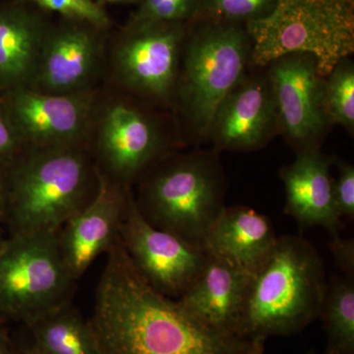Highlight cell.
I'll list each match as a JSON object with an SVG mask.
<instances>
[{"label":"cell","mask_w":354,"mask_h":354,"mask_svg":"<svg viewBox=\"0 0 354 354\" xmlns=\"http://www.w3.org/2000/svg\"><path fill=\"white\" fill-rule=\"evenodd\" d=\"M106 254L88 319L100 354H253L254 339L204 327L149 285L120 239Z\"/></svg>","instance_id":"6da1fadb"},{"label":"cell","mask_w":354,"mask_h":354,"mask_svg":"<svg viewBox=\"0 0 354 354\" xmlns=\"http://www.w3.org/2000/svg\"><path fill=\"white\" fill-rule=\"evenodd\" d=\"M10 235L58 232L92 200L100 174L87 145L23 149L6 169Z\"/></svg>","instance_id":"7a4b0ae2"},{"label":"cell","mask_w":354,"mask_h":354,"mask_svg":"<svg viewBox=\"0 0 354 354\" xmlns=\"http://www.w3.org/2000/svg\"><path fill=\"white\" fill-rule=\"evenodd\" d=\"M326 288L325 267L313 245L297 235L278 237L252 277L239 335L266 341L298 334L320 316Z\"/></svg>","instance_id":"3957f363"},{"label":"cell","mask_w":354,"mask_h":354,"mask_svg":"<svg viewBox=\"0 0 354 354\" xmlns=\"http://www.w3.org/2000/svg\"><path fill=\"white\" fill-rule=\"evenodd\" d=\"M142 178L134 199L145 220L204 250L209 230L225 208V178L215 156L197 153L160 160Z\"/></svg>","instance_id":"277c9868"},{"label":"cell","mask_w":354,"mask_h":354,"mask_svg":"<svg viewBox=\"0 0 354 354\" xmlns=\"http://www.w3.org/2000/svg\"><path fill=\"white\" fill-rule=\"evenodd\" d=\"M250 64L267 67L277 58L304 53L325 78L354 53V0H276L263 19L245 25Z\"/></svg>","instance_id":"5b68a950"},{"label":"cell","mask_w":354,"mask_h":354,"mask_svg":"<svg viewBox=\"0 0 354 354\" xmlns=\"http://www.w3.org/2000/svg\"><path fill=\"white\" fill-rule=\"evenodd\" d=\"M251 41L241 25L202 20L184 41L178 95L200 136H207L221 102L245 75Z\"/></svg>","instance_id":"8992f818"},{"label":"cell","mask_w":354,"mask_h":354,"mask_svg":"<svg viewBox=\"0 0 354 354\" xmlns=\"http://www.w3.org/2000/svg\"><path fill=\"white\" fill-rule=\"evenodd\" d=\"M74 281L65 267L57 232L12 234L0 247V314L31 322L69 302Z\"/></svg>","instance_id":"52a82bcc"},{"label":"cell","mask_w":354,"mask_h":354,"mask_svg":"<svg viewBox=\"0 0 354 354\" xmlns=\"http://www.w3.org/2000/svg\"><path fill=\"white\" fill-rule=\"evenodd\" d=\"M186 23L130 19L111 51L114 80L123 90L167 104L176 95Z\"/></svg>","instance_id":"ba28073f"},{"label":"cell","mask_w":354,"mask_h":354,"mask_svg":"<svg viewBox=\"0 0 354 354\" xmlns=\"http://www.w3.org/2000/svg\"><path fill=\"white\" fill-rule=\"evenodd\" d=\"M87 146L100 174L125 188L160 162L165 150L155 120L124 99L97 102Z\"/></svg>","instance_id":"9c48e42d"},{"label":"cell","mask_w":354,"mask_h":354,"mask_svg":"<svg viewBox=\"0 0 354 354\" xmlns=\"http://www.w3.org/2000/svg\"><path fill=\"white\" fill-rule=\"evenodd\" d=\"M1 104L23 149L87 145L97 91L44 94L21 88L1 94Z\"/></svg>","instance_id":"30bf717a"},{"label":"cell","mask_w":354,"mask_h":354,"mask_svg":"<svg viewBox=\"0 0 354 354\" xmlns=\"http://www.w3.org/2000/svg\"><path fill=\"white\" fill-rule=\"evenodd\" d=\"M120 239L149 285L165 297L178 299L194 283L207 253L174 234L158 230L140 213L130 190Z\"/></svg>","instance_id":"8fae6325"},{"label":"cell","mask_w":354,"mask_h":354,"mask_svg":"<svg viewBox=\"0 0 354 354\" xmlns=\"http://www.w3.org/2000/svg\"><path fill=\"white\" fill-rule=\"evenodd\" d=\"M106 31L81 21H53L30 88L53 95L95 90L106 62Z\"/></svg>","instance_id":"7c38bea8"},{"label":"cell","mask_w":354,"mask_h":354,"mask_svg":"<svg viewBox=\"0 0 354 354\" xmlns=\"http://www.w3.org/2000/svg\"><path fill=\"white\" fill-rule=\"evenodd\" d=\"M279 128L297 152L319 148L329 123L322 106L324 77L316 59L304 53H290L268 65Z\"/></svg>","instance_id":"4fadbf2b"},{"label":"cell","mask_w":354,"mask_h":354,"mask_svg":"<svg viewBox=\"0 0 354 354\" xmlns=\"http://www.w3.org/2000/svg\"><path fill=\"white\" fill-rule=\"evenodd\" d=\"M130 190L100 174L95 196L58 230L60 254L74 281L120 239Z\"/></svg>","instance_id":"5bb4252c"},{"label":"cell","mask_w":354,"mask_h":354,"mask_svg":"<svg viewBox=\"0 0 354 354\" xmlns=\"http://www.w3.org/2000/svg\"><path fill=\"white\" fill-rule=\"evenodd\" d=\"M278 129L269 78L244 75L221 102L207 136L221 150L250 151L264 146Z\"/></svg>","instance_id":"9a60e30c"},{"label":"cell","mask_w":354,"mask_h":354,"mask_svg":"<svg viewBox=\"0 0 354 354\" xmlns=\"http://www.w3.org/2000/svg\"><path fill=\"white\" fill-rule=\"evenodd\" d=\"M207 256L199 277L177 304L204 327L241 337L242 314L253 276L218 256Z\"/></svg>","instance_id":"2e32d148"},{"label":"cell","mask_w":354,"mask_h":354,"mask_svg":"<svg viewBox=\"0 0 354 354\" xmlns=\"http://www.w3.org/2000/svg\"><path fill=\"white\" fill-rule=\"evenodd\" d=\"M53 23L30 2H0V94L31 87Z\"/></svg>","instance_id":"e0dca14e"},{"label":"cell","mask_w":354,"mask_h":354,"mask_svg":"<svg viewBox=\"0 0 354 354\" xmlns=\"http://www.w3.org/2000/svg\"><path fill=\"white\" fill-rule=\"evenodd\" d=\"M332 158L319 148L297 152L292 164L283 167L279 176L286 188V215L297 221L301 230L325 227L330 234H339L342 218L335 207L330 167Z\"/></svg>","instance_id":"ac0fdd59"},{"label":"cell","mask_w":354,"mask_h":354,"mask_svg":"<svg viewBox=\"0 0 354 354\" xmlns=\"http://www.w3.org/2000/svg\"><path fill=\"white\" fill-rule=\"evenodd\" d=\"M277 241L267 216L249 207H225L209 230L203 248L254 276L269 259Z\"/></svg>","instance_id":"d6986e66"},{"label":"cell","mask_w":354,"mask_h":354,"mask_svg":"<svg viewBox=\"0 0 354 354\" xmlns=\"http://www.w3.org/2000/svg\"><path fill=\"white\" fill-rule=\"evenodd\" d=\"M41 354H100L90 321L69 302L26 324Z\"/></svg>","instance_id":"ffe728a7"},{"label":"cell","mask_w":354,"mask_h":354,"mask_svg":"<svg viewBox=\"0 0 354 354\" xmlns=\"http://www.w3.org/2000/svg\"><path fill=\"white\" fill-rule=\"evenodd\" d=\"M319 317L327 334L324 354H354L353 278L330 279Z\"/></svg>","instance_id":"44dd1931"},{"label":"cell","mask_w":354,"mask_h":354,"mask_svg":"<svg viewBox=\"0 0 354 354\" xmlns=\"http://www.w3.org/2000/svg\"><path fill=\"white\" fill-rule=\"evenodd\" d=\"M322 106L329 125H341L353 131L354 67L348 58L335 65L324 78Z\"/></svg>","instance_id":"7402d4cb"},{"label":"cell","mask_w":354,"mask_h":354,"mask_svg":"<svg viewBox=\"0 0 354 354\" xmlns=\"http://www.w3.org/2000/svg\"><path fill=\"white\" fill-rule=\"evenodd\" d=\"M276 0H200L197 18L213 22H254L269 15ZM196 18V19H197Z\"/></svg>","instance_id":"603a6c76"},{"label":"cell","mask_w":354,"mask_h":354,"mask_svg":"<svg viewBox=\"0 0 354 354\" xmlns=\"http://www.w3.org/2000/svg\"><path fill=\"white\" fill-rule=\"evenodd\" d=\"M60 18L88 23L102 30H108L111 22L108 13L97 0H24Z\"/></svg>","instance_id":"cb8c5ba5"},{"label":"cell","mask_w":354,"mask_h":354,"mask_svg":"<svg viewBox=\"0 0 354 354\" xmlns=\"http://www.w3.org/2000/svg\"><path fill=\"white\" fill-rule=\"evenodd\" d=\"M200 0H140L132 19L151 22L188 23L199 12Z\"/></svg>","instance_id":"d4e9b609"},{"label":"cell","mask_w":354,"mask_h":354,"mask_svg":"<svg viewBox=\"0 0 354 354\" xmlns=\"http://www.w3.org/2000/svg\"><path fill=\"white\" fill-rule=\"evenodd\" d=\"M333 192L335 207L341 218H354V167L348 162L339 164V176L334 181Z\"/></svg>","instance_id":"484cf974"},{"label":"cell","mask_w":354,"mask_h":354,"mask_svg":"<svg viewBox=\"0 0 354 354\" xmlns=\"http://www.w3.org/2000/svg\"><path fill=\"white\" fill-rule=\"evenodd\" d=\"M22 151L23 147L0 102V169H6Z\"/></svg>","instance_id":"4316f807"},{"label":"cell","mask_w":354,"mask_h":354,"mask_svg":"<svg viewBox=\"0 0 354 354\" xmlns=\"http://www.w3.org/2000/svg\"><path fill=\"white\" fill-rule=\"evenodd\" d=\"M337 267L344 276L353 278L354 276V242L353 239H342L339 234L333 236L330 244Z\"/></svg>","instance_id":"83f0119b"},{"label":"cell","mask_w":354,"mask_h":354,"mask_svg":"<svg viewBox=\"0 0 354 354\" xmlns=\"http://www.w3.org/2000/svg\"><path fill=\"white\" fill-rule=\"evenodd\" d=\"M6 169H0V223H1L2 221H4L6 220V214H7Z\"/></svg>","instance_id":"f1b7e54d"},{"label":"cell","mask_w":354,"mask_h":354,"mask_svg":"<svg viewBox=\"0 0 354 354\" xmlns=\"http://www.w3.org/2000/svg\"><path fill=\"white\" fill-rule=\"evenodd\" d=\"M0 354H18V349L14 346L2 326H0Z\"/></svg>","instance_id":"f546056e"},{"label":"cell","mask_w":354,"mask_h":354,"mask_svg":"<svg viewBox=\"0 0 354 354\" xmlns=\"http://www.w3.org/2000/svg\"><path fill=\"white\" fill-rule=\"evenodd\" d=\"M18 349V354H41L35 348L34 344L31 342H27L26 344H23L20 348Z\"/></svg>","instance_id":"4dcf8cb0"},{"label":"cell","mask_w":354,"mask_h":354,"mask_svg":"<svg viewBox=\"0 0 354 354\" xmlns=\"http://www.w3.org/2000/svg\"><path fill=\"white\" fill-rule=\"evenodd\" d=\"M100 4L101 3H111V4H137L140 0H97Z\"/></svg>","instance_id":"1f68e13d"},{"label":"cell","mask_w":354,"mask_h":354,"mask_svg":"<svg viewBox=\"0 0 354 354\" xmlns=\"http://www.w3.org/2000/svg\"><path fill=\"white\" fill-rule=\"evenodd\" d=\"M255 346H254L253 354H266L265 353V339H256Z\"/></svg>","instance_id":"d6a6232c"},{"label":"cell","mask_w":354,"mask_h":354,"mask_svg":"<svg viewBox=\"0 0 354 354\" xmlns=\"http://www.w3.org/2000/svg\"><path fill=\"white\" fill-rule=\"evenodd\" d=\"M6 322V319H4L3 317H2L1 314H0V326L3 325V324Z\"/></svg>","instance_id":"836d02e7"},{"label":"cell","mask_w":354,"mask_h":354,"mask_svg":"<svg viewBox=\"0 0 354 354\" xmlns=\"http://www.w3.org/2000/svg\"><path fill=\"white\" fill-rule=\"evenodd\" d=\"M4 239H3V237L0 236V247H1L2 243H3Z\"/></svg>","instance_id":"e575fe53"},{"label":"cell","mask_w":354,"mask_h":354,"mask_svg":"<svg viewBox=\"0 0 354 354\" xmlns=\"http://www.w3.org/2000/svg\"><path fill=\"white\" fill-rule=\"evenodd\" d=\"M1 94H0V102H1Z\"/></svg>","instance_id":"d590c367"}]
</instances>
